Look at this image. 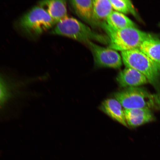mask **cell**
I'll list each match as a JSON object with an SVG mask.
<instances>
[{
    "label": "cell",
    "mask_w": 160,
    "mask_h": 160,
    "mask_svg": "<svg viewBox=\"0 0 160 160\" xmlns=\"http://www.w3.org/2000/svg\"><path fill=\"white\" fill-rule=\"evenodd\" d=\"M126 122L131 128L139 127L155 121L154 115L151 110L145 108L124 109Z\"/></svg>",
    "instance_id": "obj_8"
},
{
    "label": "cell",
    "mask_w": 160,
    "mask_h": 160,
    "mask_svg": "<svg viewBox=\"0 0 160 160\" xmlns=\"http://www.w3.org/2000/svg\"><path fill=\"white\" fill-rule=\"evenodd\" d=\"M70 2L80 18L90 25L97 26L93 18V1L74 0L70 1Z\"/></svg>",
    "instance_id": "obj_11"
},
{
    "label": "cell",
    "mask_w": 160,
    "mask_h": 160,
    "mask_svg": "<svg viewBox=\"0 0 160 160\" xmlns=\"http://www.w3.org/2000/svg\"><path fill=\"white\" fill-rule=\"evenodd\" d=\"M39 4L49 14L56 24L68 17L67 3L65 1H42L40 2Z\"/></svg>",
    "instance_id": "obj_10"
},
{
    "label": "cell",
    "mask_w": 160,
    "mask_h": 160,
    "mask_svg": "<svg viewBox=\"0 0 160 160\" xmlns=\"http://www.w3.org/2000/svg\"><path fill=\"white\" fill-rule=\"evenodd\" d=\"M113 9L109 0L93 1V18L96 25L106 22Z\"/></svg>",
    "instance_id": "obj_12"
},
{
    "label": "cell",
    "mask_w": 160,
    "mask_h": 160,
    "mask_svg": "<svg viewBox=\"0 0 160 160\" xmlns=\"http://www.w3.org/2000/svg\"><path fill=\"white\" fill-rule=\"evenodd\" d=\"M56 24L45 9L35 7L23 16L20 22L22 29L26 32L39 35Z\"/></svg>",
    "instance_id": "obj_5"
},
{
    "label": "cell",
    "mask_w": 160,
    "mask_h": 160,
    "mask_svg": "<svg viewBox=\"0 0 160 160\" xmlns=\"http://www.w3.org/2000/svg\"><path fill=\"white\" fill-rule=\"evenodd\" d=\"M11 95V92L7 84L0 76V107L8 100Z\"/></svg>",
    "instance_id": "obj_16"
},
{
    "label": "cell",
    "mask_w": 160,
    "mask_h": 160,
    "mask_svg": "<svg viewBox=\"0 0 160 160\" xmlns=\"http://www.w3.org/2000/svg\"><path fill=\"white\" fill-rule=\"evenodd\" d=\"M109 27L115 29H122L129 28H137L136 24L124 14L113 11L106 21Z\"/></svg>",
    "instance_id": "obj_14"
},
{
    "label": "cell",
    "mask_w": 160,
    "mask_h": 160,
    "mask_svg": "<svg viewBox=\"0 0 160 160\" xmlns=\"http://www.w3.org/2000/svg\"><path fill=\"white\" fill-rule=\"evenodd\" d=\"M123 62L126 68L139 71L148 82L158 90L160 85V65L156 63L139 48L121 52Z\"/></svg>",
    "instance_id": "obj_3"
},
{
    "label": "cell",
    "mask_w": 160,
    "mask_h": 160,
    "mask_svg": "<svg viewBox=\"0 0 160 160\" xmlns=\"http://www.w3.org/2000/svg\"><path fill=\"white\" fill-rule=\"evenodd\" d=\"M100 108L102 111L112 119L126 127H128L122 107L117 100L113 98L106 99L102 102Z\"/></svg>",
    "instance_id": "obj_9"
},
{
    "label": "cell",
    "mask_w": 160,
    "mask_h": 160,
    "mask_svg": "<svg viewBox=\"0 0 160 160\" xmlns=\"http://www.w3.org/2000/svg\"><path fill=\"white\" fill-rule=\"evenodd\" d=\"M116 80L120 87H138L148 82L144 75L131 68H126L120 72Z\"/></svg>",
    "instance_id": "obj_7"
},
{
    "label": "cell",
    "mask_w": 160,
    "mask_h": 160,
    "mask_svg": "<svg viewBox=\"0 0 160 160\" xmlns=\"http://www.w3.org/2000/svg\"><path fill=\"white\" fill-rule=\"evenodd\" d=\"M113 9L124 14L131 13L135 17H138L137 11L129 0H109Z\"/></svg>",
    "instance_id": "obj_15"
},
{
    "label": "cell",
    "mask_w": 160,
    "mask_h": 160,
    "mask_svg": "<svg viewBox=\"0 0 160 160\" xmlns=\"http://www.w3.org/2000/svg\"><path fill=\"white\" fill-rule=\"evenodd\" d=\"M139 49L160 65V40L151 36L143 42Z\"/></svg>",
    "instance_id": "obj_13"
},
{
    "label": "cell",
    "mask_w": 160,
    "mask_h": 160,
    "mask_svg": "<svg viewBox=\"0 0 160 160\" xmlns=\"http://www.w3.org/2000/svg\"><path fill=\"white\" fill-rule=\"evenodd\" d=\"M114 96L124 109H160V93H152L142 88H125Z\"/></svg>",
    "instance_id": "obj_4"
},
{
    "label": "cell",
    "mask_w": 160,
    "mask_h": 160,
    "mask_svg": "<svg viewBox=\"0 0 160 160\" xmlns=\"http://www.w3.org/2000/svg\"><path fill=\"white\" fill-rule=\"evenodd\" d=\"M109 39L110 48L122 52L139 48L141 44L151 36L137 28H129L122 29L112 28L106 22L100 24Z\"/></svg>",
    "instance_id": "obj_1"
},
{
    "label": "cell",
    "mask_w": 160,
    "mask_h": 160,
    "mask_svg": "<svg viewBox=\"0 0 160 160\" xmlns=\"http://www.w3.org/2000/svg\"><path fill=\"white\" fill-rule=\"evenodd\" d=\"M53 34L64 36L87 43L95 41L109 45L108 36L96 32L82 22L72 17H67L57 23L52 31Z\"/></svg>",
    "instance_id": "obj_2"
},
{
    "label": "cell",
    "mask_w": 160,
    "mask_h": 160,
    "mask_svg": "<svg viewBox=\"0 0 160 160\" xmlns=\"http://www.w3.org/2000/svg\"><path fill=\"white\" fill-rule=\"evenodd\" d=\"M92 51L95 65L98 67L119 69L122 65V57L116 50L102 47L93 42L87 44Z\"/></svg>",
    "instance_id": "obj_6"
}]
</instances>
